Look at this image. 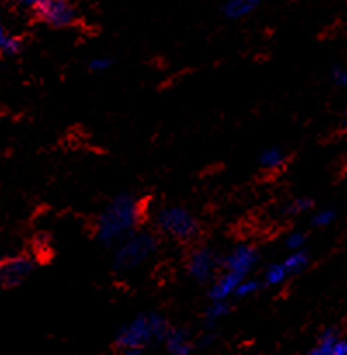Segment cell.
Wrapping results in <instances>:
<instances>
[{
  "mask_svg": "<svg viewBox=\"0 0 347 355\" xmlns=\"http://www.w3.org/2000/svg\"><path fill=\"white\" fill-rule=\"evenodd\" d=\"M337 220V211L333 208H323V210L316 211L311 217V224L314 227H328Z\"/></svg>",
  "mask_w": 347,
  "mask_h": 355,
  "instance_id": "cell-20",
  "label": "cell"
},
{
  "mask_svg": "<svg viewBox=\"0 0 347 355\" xmlns=\"http://www.w3.org/2000/svg\"><path fill=\"white\" fill-rule=\"evenodd\" d=\"M288 279H290V276H288L283 262L271 263V266L264 270L262 283L266 284V286H280V284L287 283Z\"/></svg>",
  "mask_w": 347,
  "mask_h": 355,
  "instance_id": "cell-16",
  "label": "cell"
},
{
  "mask_svg": "<svg viewBox=\"0 0 347 355\" xmlns=\"http://www.w3.org/2000/svg\"><path fill=\"white\" fill-rule=\"evenodd\" d=\"M21 2H23L26 7H31V9H35V7H37L38 3L42 2V0H21Z\"/></svg>",
  "mask_w": 347,
  "mask_h": 355,
  "instance_id": "cell-24",
  "label": "cell"
},
{
  "mask_svg": "<svg viewBox=\"0 0 347 355\" xmlns=\"http://www.w3.org/2000/svg\"><path fill=\"white\" fill-rule=\"evenodd\" d=\"M155 225L162 234L183 243L191 241L200 232V222L196 215L189 208L180 205L160 208L155 214Z\"/></svg>",
  "mask_w": 347,
  "mask_h": 355,
  "instance_id": "cell-4",
  "label": "cell"
},
{
  "mask_svg": "<svg viewBox=\"0 0 347 355\" xmlns=\"http://www.w3.org/2000/svg\"><path fill=\"white\" fill-rule=\"evenodd\" d=\"M158 248L160 241L155 232L137 229L115 246L113 269L118 272H130V270L141 269L155 257Z\"/></svg>",
  "mask_w": 347,
  "mask_h": 355,
  "instance_id": "cell-3",
  "label": "cell"
},
{
  "mask_svg": "<svg viewBox=\"0 0 347 355\" xmlns=\"http://www.w3.org/2000/svg\"><path fill=\"white\" fill-rule=\"evenodd\" d=\"M264 0H228L222 7V14L229 19H243L262 6Z\"/></svg>",
  "mask_w": 347,
  "mask_h": 355,
  "instance_id": "cell-12",
  "label": "cell"
},
{
  "mask_svg": "<svg viewBox=\"0 0 347 355\" xmlns=\"http://www.w3.org/2000/svg\"><path fill=\"white\" fill-rule=\"evenodd\" d=\"M38 19L52 28L71 26L76 19V10L68 0H42L35 7Z\"/></svg>",
  "mask_w": 347,
  "mask_h": 355,
  "instance_id": "cell-7",
  "label": "cell"
},
{
  "mask_svg": "<svg viewBox=\"0 0 347 355\" xmlns=\"http://www.w3.org/2000/svg\"><path fill=\"white\" fill-rule=\"evenodd\" d=\"M259 250L252 245H238L222 259V269L232 270L242 276H248L259 266Z\"/></svg>",
  "mask_w": 347,
  "mask_h": 355,
  "instance_id": "cell-8",
  "label": "cell"
},
{
  "mask_svg": "<svg viewBox=\"0 0 347 355\" xmlns=\"http://www.w3.org/2000/svg\"><path fill=\"white\" fill-rule=\"evenodd\" d=\"M144 218V208L141 200L130 193H121L115 196L104 207L96 220V239L106 248H115L127 236L141 227Z\"/></svg>",
  "mask_w": 347,
  "mask_h": 355,
  "instance_id": "cell-1",
  "label": "cell"
},
{
  "mask_svg": "<svg viewBox=\"0 0 347 355\" xmlns=\"http://www.w3.org/2000/svg\"><path fill=\"white\" fill-rule=\"evenodd\" d=\"M262 286H264L262 281L245 276L242 281H239L238 286H236L232 298H242V300L243 298H250L255 293H259V291L262 290Z\"/></svg>",
  "mask_w": 347,
  "mask_h": 355,
  "instance_id": "cell-17",
  "label": "cell"
},
{
  "mask_svg": "<svg viewBox=\"0 0 347 355\" xmlns=\"http://www.w3.org/2000/svg\"><path fill=\"white\" fill-rule=\"evenodd\" d=\"M309 263H311V257H309V253L305 252V248L291 250L290 255L283 260V266L290 277L304 272V270L309 267Z\"/></svg>",
  "mask_w": 347,
  "mask_h": 355,
  "instance_id": "cell-14",
  "label": "cell"
},
{
  "mask_svg": "<svg viewBox=\"0 0 347 355\" xmlns=\"http://www.w3.org/2000/svg\"><path fill=\"white\" fill-rule=\"evenodd\" d=\"M162 343L165 345L167 352L172 355H189L194 350V342L189 333L186 329L172 328V326L167 331Z\"/></svg>",
  "mask_w": 347,
  "mask_h": 355,
  "instance_id": "cell-10",
  "label": "cell"
},
{
  "mask_svg": "<svg viewBox=\"0 0 347 355\" xmlns=\"http://www.w3.org/2000/svg\"><path fill=\"white\" fill-rule=\"evenodd\" d=\"M285 245H287V248L290 250H301V248H305V245H307V234H305L304 231H294L290 232V234L287 236V239H285Z\"/></svg>",
  "mask_w": 347,
  "mask_h": 355,
  "instance_id": "cell-22",
  "label": "cell"
},
{
  "mask_svg": "<svg viewBox=\"0 0 347 355\" xmlns=\"http://www.w3.org/2000/svg\"><path fill=\"white\" fill-rule=\"evenodd\" d=\"M21 47V42L14 35L6 31V28L0 23V52L3 54H16Z\"/></svg>",
  "mask_w": 347,
  "mask_h": 355,
  "instance_id": "cell-19",
  "label": "cell"
},
{
  "mask_svg": "<svg viewBox=\"0 0 347 355\" xmlns=\"http://www.w3.org/2000/svg\"><path fill=\"white\" fill-rule=\"evenodd\" d=\"M342 338V333L339 328H325L319 333L316 345L309 350L311 355H332L333 347L339 340Z\"/></svg>",
  "mask_w": 347,
  "mask_h": 355,
  "instance_id": "cell-13",
  "label": "cell"
},
{
  "mask_svg": "<svg viewBox=\"0 0 347 355\" xmlns=\"http://www.w3.org/2000/svg\"><path fill=\"white\" fill-rule=\"evenodd\" d=\"M35 269H37V262L28 255L9 257L2 260L0 262V288L10 290V288L19 286L33 274Z\"/></svg>",
  "mask_w": 347,
  "mask_h": 355,
  "instance_id": "cell-6",
  "label": "cell"
},
{
  "mask_svg": "<svg viewBox=\"0 0 347 355\" xmlns=\"http://www.w3.org/2000/svg\"><path fill=\"white\" fill-rule=\"evenodd\" d=\"M330 80H332L333 85L340 87V89H344V87L347 85V71L346 68H342V66H333L332 69H330Z\"/></svg>",
  "mask_w": 347,
  "mask_h": 355,
  "instance_id": "cell-23",
  "label": "cell"
},
{
  "mask_svg": "<svg viewBox=\"0 0 347 355\" xmlns=\"http://www.w3.org/2000/svg\"><path fill=\"white\" fill-rule=\"evenodd\" d=\"M314 207V201L309 196H298L294 198L290 203L285 205L283 214L288 215V217H295V215H304L307 211H311V208Z\"/></svg>",
  "mask_w": 347,
  "mask_h": 355,
  "instance_id": "cell-18",
  "label": "cell"
},
{
  "mask_svg": "<svg viewBox=\"0 0 347 355\" xmlns=\"http://www.w3.org/2000/svg\"><path fill=\"white\" fill-rule=\"evenodd\" d=\"M285 163H287V155H285L283 149L278 148V146L266 148L259 155V165L262 166L264 170L283 168Z\"/></svg>",
  "mask_w": 347,
  "mask_h": 355,
  "instance_id": "cell-15",
  "label": "cell"
},
{
  "mask_svg": "<svg viewBox=\"0 0 347 355\" xmlns=\"http://www.w3.org/2000/svg\"><path fill=\"white\" fill-rule=\"evenodd\" d=\"M169 329L170 322L158 312L139 314L118 329L115 347L125 355H141L148 347L162 343Z\"/></svg>",
  "mask_w": 347,
  "mask_h": 355,
  "instance_id": "cell-2",
  "label": "cell"
},
{
  "mask_svg": "<svg viewBox=\"0 0 347 355\" xmlns=\"http://www.w3.org/2000/svg\"><path fill=\"white\" fill-rule=\"evenodd\" d=\"M243 277L245 276H242V274L224 269L208 283L210 284L207 293L208 300H232L236 286H238V283Z\"/></svg>",
  "mask_w": 347,
  "mask_h": 355,
  "instance_id": "cell-9",
  "label": "cell"
},
{
  "mask_svg": "<svg viewBox=\"0 0 347 355\" xmlns=\"http://www.w3.org/2000/svg\"><path fill=\"white\" fill-rule=\"evenodd\" d=\"M232 311L231 300H210L203 312V326L207 329H214L221 319L228 318Z\"/></svg>",
  "mask_w": 347,
  "mask_h": 355,
  "instance_id": "cell-11",
  "label": "cell"
},
{
  "mask_svg": "<svg viewBox=\"0 0 347 355\" xmlns=\"http://www.w3.org/2000/svg\"><path fill=\"white\" fill-rule=\"evenodd\" d=\"M222 269V259L215 250L201 246L191 252L189 259H187L186 270L187 276L194 279L196 283L207 284L214 279Z\"/></svg>",
  "mask_w": 347,
  "mask_h": 355,
  "instance_id": "cell-5",
  "label": "cell"
},
{
  "mask_svg": "<svg viewBox=\"0 0 347 355\" xmlns=\"http://www.w3.org/2000/svg\"><path fill=\"white\" fill-rule=\"evenodd\" d=\"M113 66V59L110 55H94L87 62V68L94 73H103L106 69H110Z\"/></svg>",
  "mask_w": 347,
  "mask_h": 355,
  "instance_id": "cell-21",
  "label": "cell"
}]
</instances>
